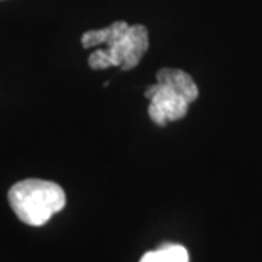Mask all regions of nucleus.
<instances>
[{
  "mask_svg": "<svg viewBox=\"0 0 262 262\" xmlns=\"http://www.w3.org/2000/svg\"><path fill=\"white\" fill-rule=\"evenodd\" d=\"M156 80L159 83L168 84L172 89H175L189 103L194 102L200 94L194 79L188 73H185L184 70H179V69H169V67L160 69L156 75Z\"/></svg>",
  "mask_w": 262,
  "mask_h": 262,
  "instance_id": "4",
  "label": "nucleus"
},
{
  "mask_svg": "<svg viewBox=\"0 0 262 262\" xmlns=\"http://www.w3.org/2000/svg\"><path fill=\"white\" fill-rule=\"evenodd\" d=\"M144 96L150 101V120L159 127H165L168 121H178L187 115L189 102L168 84L159 82L150 84Z\"/></svg>",
  "mask_w": 262,
  "mask_h": 262,
  "instance_id": "3",
  "label": "nucleus"
},
{
  "mask_svg": "<svg viewBox=\"0 0 262 262\" xmlns=\"http://www.w3.org/2000/svg\"><path fill=\"white\" fill-rule=\"evenodd\" d=\"M9 204L20 222L42 226L66 206V194L56 182L44 179H24L9 189Z\"/></svg>",
  "mask_w": 262,
  "mask_h": 262,
  "instance_id": "2",
  "label": "nucleus"
},
{
  "mask_svg": "<svg viewBox=\"0 0 262 262\" xmlns=\"http://www.w3.org/2000/svg\"><path fill=\"white\" fill-rule=\"evenodd\" d=\"M105 44L106 48L95 50L89 56V67L102 70L117 66L121 70H131L140 63L149 48V31L144 25H128L117 20L102 29H92L82 35V46L92 48Z\"/></svg>",
  "mask_w": 262,
  "mask_h": 262,
  "instance_id": "1",
  "label": "nucleus"
},
{
  "mask_svg": "<svg viewBox=\"0 0 262 262\" xmlns=\"http://www.w3.org/2000/svg\"><path fill=\"white\" fill-rule=\"evenodd\" d=\"M140 262H189V253L182 245L166 244L144 253Z\"/></svg>",
  "mask_w": 262,
  "mask_h": 262,
  "instance_id": "5",
  "label": "nucleus"
}]
</instances>
